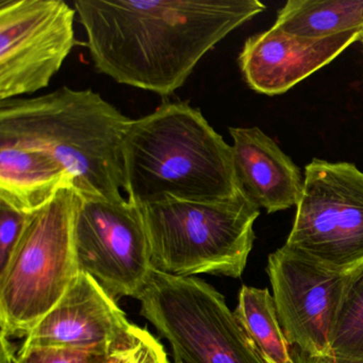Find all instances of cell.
Here are the masks:
<instances>
[{
	"label": "cell",
	"mask_w": 363,
	"mask_h": 363,
	"mask_svg": "<svg viewBox=\"0 0 363 363\" xmlns=\"http://www.w3.org/2000/svg\"><path fill=\"white\" fill-rule=\"evenodd\" d=\"M95 69L173 94L224 38L261 12L257 0H76Z\"/></svg>",
	"instance_id": "1"
},
{
	"label": "cell",
	"mask_w": 363,
	"mask_h": 363,
	"mask_svg": "<svg viewBox=\"0 0 363 363\" xmlns=\"http://www.w3.org/2000/svg\"><path fill=\"white\" fill-rule=\"evenodd\" d=\"M124 191L139 208L226 201L243 192L233 146L201 110L169 101L133 120L123 145Z\"/></svg>",
	"instance_id": "2"
},
{
	"label": "cell",
	"mask_w": 363,
	"mask_h": 363,
	"mask_svg": "<svg viewBox=\"0 0 363 363\" xmlns=\"http://www.w3.org/2000/svg\"><path fill=\"white\" fill-rule=\"evenodd\" d=\"M131 122L90 89L62 86L33 99L0 101V140L50 152L82 197L122 199L123 145Z\"/></svg>",
	"instance_id": "3"
},
{
	"label": "cell",
	"mask_w": 363,
	"mask_h": 363,
	"mask_svg": "<svg viewBox=\"0 0 363 363\" xmlns=\"http://www.w3.org/2000/svg\"><path fill=\"white\" fill-rule=\"evenodd\" d=\"M140 209L155 271L180 277L244 273L260 208L243 192L226 201H169Z\"/></svg>",
	"instance_id": "4"
},
{
	"label": "cell",
	"mask_w": 363,
	"mask_h": 363,
	"mask_svg": "<svg viewBox=\"0 0 363 363\" xmlns=\"http://www.w3.org/2000/svg\"><path fill=\"white\" fill-rule=\"evenodd\" d=\"M78 201L75 188L63 189L30 213L11 259L0 272V335L26 337L80 273L73 238Z\"/></svg>",
	"instance_id": "5"
},
{
	"label": "cell",
	"mask_w": 363,
	"mask_h": 363,
	"mask_svg": "<svg viewBox=\"0 0 363 363\" xmlns=\"http://www.w3.org/2000/svg\"><path fill=\"white\" fill-rule=\"evenodd\" d=\"M141 314L182 363H265L224 295L197 277L152 272Z\"/></svg>",
	"instance_id": "6"
},
{
	"label": "cell",
	"mask_w": 363,
	"mask_h": 363,
	"mask_svg": "<svg viewBox=\"0 0 363 363\" xmlns=\"http://www.w3.org/2000/svg\"><path fill=\"white\" fill-rule=\"evenodd\" d=\"M284 245L337 273L363 265V173L348 162L313 159Z\"/></svg>",
	"instance_id": "7"
},
{
	"label": "cell",
	"mask_w": 363,
	"mask_h": 363,
	"mask_svg": "<svg viewBox=\"0 0 363 363\" xmlns=\"http://www.w3.org/2000/svg\"><path fill=\"white\" fill-rule=\"evenodd\" d=\"M73 238L80 272L92 276L113 298H139L155 271L139 207L124 197L79 195Z\"/></svg>",
	"instance_id": "8"
},
{
	"label": "cell",
	"mask_w": 363,
	"mask_h": 363,
	"mask_svg": "<svg viewBox=\"0 0 363 363\" xmlns=\"http://www.w3.org/2000/svg\"><path fill=\"white\" fill-rule=\"evenodd\" d=\"M75 14L63 0H1L0 101L48 86L75 46Z\"/></svg>",
	"instance_id": "9"
},
{
	"label": "cell",
	"mask_w": 363,
	"mask_h": 363,
	"mask_svg": "<svg viewBox=\"0 0 363 363\" xmlns=\"http://www.w3.org/2000/svg\"><path fill=\"white\" fill-rule=\"evenodd\" d=\"M267 272L291 347L309 358L331 357V335L346 275L286 245L269 255Z\"/></svg>",
	"instance_id": "10"
},
{
	"label": "cell",
	"mask_w": 363,
	"mask_h": 363,
	"mask_svg": "<svg viewBox=\"0 0 363 363\" xmlns=\"http://www.w3.org/2000/svg\"><path fill=\"white\" fill-rule=\"evenodd\" d=\"M133 326L116 298L92 276L80 272L60 301L27 335L21 350H113Z\"/></svg>",
	"instance_id": "11"
},
{
	"label": "cell",
	"mask_w": 363,
	"mask_h": 363,
	"mask_svg": "<svg viewBox=\"0 0 363 363\" xmlns=\"http://www.w3.org/2000/svg\"><path fill=\"white\" fill-rule=\"evenodd\" d=\"M362 39L363 33L303 39L272 27L248 38L240 54V69L250 89L274 96L290 90Z\"/></svg>",
	"instance_id": "12"
},
{
	"label": "cell",
	"mask_w": 363,
	"mask_h": 363,
	"mask_svg": "<svg viewBox=\"0 0 363 363\" xmlns=\"http://www.w3.org/2000/svg\"><path fill=\"white\" fill-rule=\"evenodd\" d=\"M235 173L244 194L267 213L298 205L303 190L301 169L262 130L229 128Z\"/></svg>",
	"instance_id": "13"
},
{
	"label": "cell",
	"mask_w": 363,
	"mask_h": 363,
	"mask_svg": "<svg viewBox=\"0 0 363 363\" xmlns=\"http://www.w3.org/2000/svg\"><path fill=\"white\" fill-rule=\"evenodd\" d=\"M67 188L73 177L50 152L0 140V201L30 214Z\"/></svg>",
	"instance_id": "14"
},
{
	"label": "cell",
	"mask_w": 363,
	"mask_h": 363,
	"mask_svg": "<svg viewBox=\"0 0 363 363\" xmlns=\"http://www.w3.org/2000/svg\"><path fill=\"white\" fill-rule=\"evenodd\" d=\"M273 27L303 39L363 33V0H289Z\"/></svg>",
	"instance_id": "15"
},
{
	"label": "cell",
	"mask_w": 363,
	"mask_h": 363,
	"mask_svg": "<svg viewBox=\"0 0 363 363\" xmlns=\"http://www.w3.org/2000/svg\"><path fill=\"white\" fill-rule=\"evenodd\" d=\"M233 312L265 363H294L273 295L267 289L242 286Z\"/></svg>",
	"instance_id": "16"
},
{
	"label": "cell",
	"mask_w": 363,
	"mask_h": 363,
	"mask_svg": "<svg viewBox=\"0 0 363 363\" xmlns=\"http://www.w3.org/2000/svg\"><path fill=\"white\" fill-rule=\"evenodd\" d=\"M331 357L363 360V265L346 274L331 335Z\"/></svg>",
	"instance_id": "17"
},
{
	"label": "cell",
	"mask_w": 363,
	"mask_h": 363,
	"mask_svg": "<svg viewBox=\"0 0 363 363\" xmlns=\"http://www.w3.org/2000/svg\"><path fill=\"white\" fill-rule=\"evenodd\" d=\"M109 363H169L164 346L147 329L133 325L116 346Z\"/></svg>",
	"instance_id": "18"
},
{
	"label": "cell",
	"mask_w": 363,
	"mask_h": 363,
	"mask_svg": "<svg viewBox=\"0 0 363 363\" xmlns=\"http://www.w3.org/2000/svg\"><path fill=\"white\" fill-rule=\"evenodd\" d=\"M122 343V342H121ZM113 350L29 347L18 350L14 363H109Z\"/></svg>",
	"instance_id": "19"
},
{
	"label": "cell",
	"mask_w": 363,
	"mask_h": 363,
	"mask_svg": "<svg viewBox=\"0 0 363 363\" xmlns=\"http://www.w3.org/2000/svg\"><path fill=\"white\" fill-rule=\"evenodd\" d=\"M30 214L0 201V272L7 267L27 224Z\"/></svg>",
	"instance_id": "20"
},
{
	"label": "cell",
	"mask_w": 363,
	"mask_h": 363,
	"mask_svg": "<svg viewBox=\"0 0 363 363\" xmlns=\"http://www.w3.org/2000/svg\"><path fill=\"white\" fill-rule=\"evenodd\" d=\"M0 363H14L18 350L9 337L0 335Z\"/></svg>",
	"instance_id": "21"
},
{
	"label": "cell",
	"mask_w": 363,
	"mask_h": 363,
	"mask_svg": "<svg viewBox=\"0 0 363 363\" xmlns=\"http://www.w3.org/2000/svg\"><path fill=\"white\" fill-rule=\"evenodd\" d=\"M318 363H363V360L354 359L335 358V357H326V358H315Z\"/></svg>",
	"instance_id": "22"
},
{
	"label": "cell",
	"mask_w": 363,
	"mask_h": 363,
	"mask_svg": "<svg viewBox=\"0 0 363 363\" xmlns=\"http://www.w3.org/2000/svg\"><path fill=\"white\" fill-rule=\"evenodd\" d=\"M292 357L294 363H318L316 359L309 358V357L305 356V354H301L295 350L292 352Z\"/></svg>",
	"instance_id": "23"
},
{
	"label": "cell",
	"mask_w": 363,
	"mask_h": 363,
	"mask_svg": "<svg viewBox=\"0 0 363 363\" xmlns=\"http://www.w3.org/2000/svg\"><path fill=\"white\" fill-rule=\"evenodd\" d=\"M173 363H182V362H180V361H178V360H174Z\"/></svg>",
	"instance_id": "24"
},
{
	"label": "cell",
	"mask_w": 363,
	"mask_h": 363,
	"mask_svg": "<svg viewBox=\"0 0 363 363\" xmlns=\"http://www.w3.org/2000/svg\"><path fill=\"white\" fill-rule=\"evenodd\" d=\"M362 42H363V39H362Z\"/></svg>",
	"instance_id": "25"
}]
</instances>
